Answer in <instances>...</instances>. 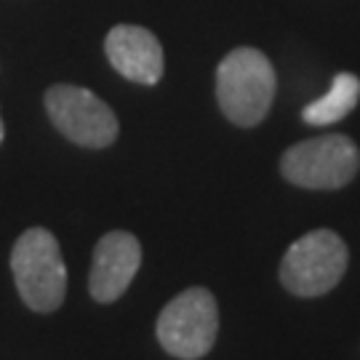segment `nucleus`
Masks as SVG:
<instances>
[{
    "label": "nucleus",
    "instance_id": "f257e3e1",
    "mask_svg": "<svg viewBox=\"0 0 360 360\" xmlns=\"http://www.w3.org/2000/svg\"><path fill=\"white\" fill-rule=\"evenodd\" d=\"M275 70L259 49H235L217 67L219 107L235 126L251 129L262 123L275 99Z\"/></svg>",
    "mask_w": 360,
    "mask_h": 360
},
{
    "label": "nucleus",
    "instance_id": "f03ea898",
    "mask_svg": "<svg viewBox=\"0 0 360 360\" xmlns=\"http://www.w3.org/2000/svg\"><path fill=\"white\" fill-rule=\"evenodd\" d=\"M16 291L30 309L53 312L67 294V267L59 240L46 227H30L19 235L11 251Z\"/></svg>",
    "mask_w": 360,
    "mask_h": 360
},
{
    "label": "nucleus",
    "instance_id": "7ed1b4c3",
    "mask_svg": "<svg viewBox=\"0 0 360 360\" xmlns=\"http://www.w3.org/2000/svg\"><path fill=\"white\" fill-rule=\"evenodd\" d=\"M349 262L347 243L331 230H312L288 245L281 283L296 296H323L339 285Z\"/></svg>",
    "mask_w": 360,
    "mask_h": 360
},
{
    "label": "nucleus",
    "instance_id": "20e7f679",
    "mask_svg": "<svg viewBox=\"0 0 360 360\" xmlns=\"http://www.w3.org/2000/svg\"><path fill=\"white\" fill-rule=\"evenodd\" d=\"M155 334L168 355L198 360L208 355L219 334V307L208 288H187L160 312Z\"/></svg>",
    "mask_w": 360,
    "mask_h": 360
},
{
    "label": "nucleus",
    "instance_id": "39448f33",
    "mask_svg": "<svg viewBox=\"0 0 360 360\" xmlns=\"http://www.w3.org/2000/svg\"><path fill=\"white\" fill-rule=\"evenodd\" d=\"M360 168L358 144L345 134H326L288 147L281 174L304 190H339L355 179Z\"/></svg>",
    "mask_w": 360,
    "mask_h": 360
},
{
    "label": "nucleus",
    "instance_id": "423d86ee",
    "mask_svg": "<svg viewBox=\"0 0 360 360\" xmlns=\"http://www.w3.org/2000/svg\"><path fill=\"white\" fill-rule=\"evenodd\" d=\"M46 112L59 134L89 150L110 147L120 131L112 107L99 99L94 91L80 86H67V83L51 86L46 91Z\"/></svg>",
    "mask_w": 360,
    "mask_h": 360
},
{
    "label": "nucleus",
    "instance_id": "0eeeda50",
    "mask_svg": "<svg viewBox=\"0 0 360 360\" xmlns=\"http://www.w3.org/2000/svg\"><path fill=\"white\" fill-rule=\"evenodd\" d=\"M142 267V245L126 230L107 232L94 248L89 272V294L99 304H110L126 294Z\"/></svg>",
    "mask_w": 360,
    "mask_h": 360
},
{
    "label": "nucleus",
    "instance_id": "6e6552de",
    "mask_svg": "<svg viewBox=\"0 0 360 360\" xmlns=\"http://www.w3.org/2000/svg\"><path fill=\"white\" fill-rule=\"evenodd\" d=\"M104 51L120 75L142 86H155L163 77V49L147 27L117 25L107 32Z\"/></svg>",
    "mask_w": 360,
    "mask_h": 360
},
{
    "label": "nucleus",
    "instance_id": "1a4fd4ad",
    "mask_svg": "<svg viewBox=\"0 0 360 360\" xmlns=\"http://www.w3.org/2000/svg\"><path fill=\"white\" fill-rule=\"evenodd\" d=\"M360 102V77L352 72H339L331 80V89L321 99L309 102L302 110V117L309 126H331L347 117Z\"/></svg>",
    "mask_w": 360,
    "mask_h": 360
},
{
    "label": "nucleus",
    "instance_id": "9d476101",
    "mask_svg": "<svg viewBox=\"0 0 360 360\" xmlns=\"http://www.w3.org/2000/svg\"><path fill=\"white\" fill-rule=\"evenodd\" d=\"M3 136H6V126H3V117H0V142H3Z\"/></svg>",
    "mask_w": 360,
    "mask_h": 360
}]
</instances>
